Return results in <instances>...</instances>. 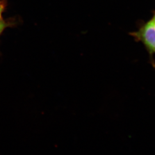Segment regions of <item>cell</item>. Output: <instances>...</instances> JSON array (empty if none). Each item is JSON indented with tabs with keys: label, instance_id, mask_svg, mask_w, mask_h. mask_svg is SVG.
I'll list each match as a JSON object with an SVG mask.
<instances>
[{
	"label": "cell",
	"instance_id": "1",
	"mask_svg": "<svg viewBox=\"0 0 155 155\" xmlns=\"http://www.w3.org/2000/svg\"><path fill=\"white\" fill-rule=\"evenodd\" d=\"M148 21L150 23V26L152 28V31L155 34V11L153 12L152 16L151 17V18Z\"/></svg>",
	"mask_w": 155,
	"mask_h": 155
},
{
	"label": "cell",
	"instance_id": "2",
	"mask_svg": "<svg viewBox=\"0 0 155 155\" xmlns=\"http://www.w3.org/2000/svg\"><path fill=\"white\" fill-rule=\"evenodd\" d=\"M2 6L0 4V33L2 32L4 27V23L2 20Z\"/></svg>",
	"mask_w": 155,
	"mask_h": 155
}]
</instances>
